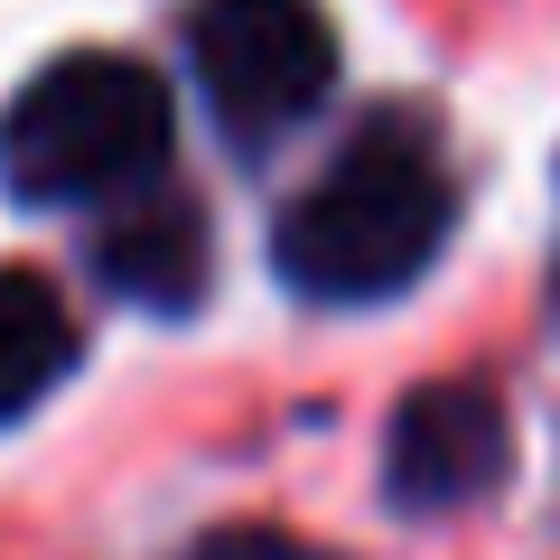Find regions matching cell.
Masks as SVG:
<instances>
[{
  "mask_svg": "<svg viewBox=\"0 0 560 560\" xmlns=\"http://www.w3.org/2000/svg\"><path fill=\"white\" fill-rule=\"evenodd\" d=\"M206 261H215L206 215L178 187H140V197L121 206V215H103V234H94L103 290H121L131 308H197L206 300Z\"/></svg>",
  "mask_w": 560,
  "mask_h": 560,
  "instance_id": "cell-5",
  "label": "cell"
},
{
  "mask_svg": "<svg viewBox=\"0 0 560 560\" xmlns=\"http://www.w3.org/2000/svg\"><path fill=\"white\" fill-rule=\"evenodd\" d=\"M187 66L234 140H280L337 84V28L318 0H197Z\"/></svg>",
  "mask_w": 560,
  "mask_h": 560,
  "instance_id": "cell-3",
  "label": "cell"
},
{
  "mask_svg": "<svg viewBox=\"0 0 560 560\" xmlns=\"http://www.w3.org/2000/svg\"><path fill=\"white\" fill-rule=\"evenodd\" d=\"M458 224V187L430 121L383 113L280 206L271 261L300 300H393L440 261Z\"/></svg>",
  "mask_w": 560,
  "mask_h": 560,
  "instance_id": "cell-1",
  "label": "cell"
},
{
  "mask_svg": "<svg viewBox=\"0 0 560 560\" xmlns=\"http://www.w3.org/2000/svg\"><path fill=\"white\" fill-rule=\"evenodd\" d=\"M75 308L47 271H20L0 261V420L38 411L66 374H75Z\"/></svg>",
  "mask_w": 560,
  "mask_h": 560,
  "instance_id": "cell-6",
  "label": "cell"
},
{
  "mask_svg": "<svg viewBox=\"0 0 560 560\" xmlns=\"http://www.w3.org/2000/svg\"><path fill=\"white\" fill-rule=\"evenodd\" d=\"M178 113L168 84L140 57L113 47H75V57L38 66L0 113V178L20 206H103L160 187Z\"/></svg>",
  "mask_w": 560,
  "mask_h": 560,
  "instance_id": "cell-2",
  "label": "cell"
},
{
  "mask_svg": "<svg viewBox=\"0 0 560 560\" xmlns=\"http://www.w3.org/2000/svg\"><path fill=\"white\" fill-rule=\"evenodd\" d=\"M504 458H514V420H504L495 383H420L393 411L383 477L411 514H448V504H477L504 477Z\"/></svg>",
  "mask_w": 560,
  "mask_h": 560,
  "instance_id": "cell-4",
  "label": "cell"
},
{
  "mask_svg": "<svg viewBox=\"0 0 560 560\" xmlns=\"http://www.w3.org/2000/svg\"><path fill=\"white\" fill-rule=\"evenodd\" d=\"M197 560H327V551H308V541H290V533H224V541H206Z\"/></svg>",
  "mask_w": 560,
  "mask_h": 560,
  "instance_id": "cell-7",
  "label": "cell"
}]
</instances>
